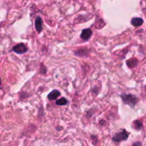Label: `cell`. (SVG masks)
Returning <instances> with one entry per match:
<instances>
[{
  "label": "cell",
  "instance_id": "cell-1",
  "mask_svg": "<svg viewBox=\"0 0 146 146\" xmlns=\"http://www.w3.org/2000/svg\"><path fill=\"white\" fill-rule=\"evenodd\" d=\"M121 98L125 104L129 106L130 107L133 108L136 105L137 103L138 102V98L135 95L133 94H123L121 95Z\"/></svg>",
  "mask_w": 146,
  "mask_h": 146
},
{
  "label": "cell",
  "instance_id": "cell-2",
  "mask_svg": "<svg viewBox=\"0 0 146 146\" xmlns=\"http://www.w3.org/2000/svg\"><path fill=\"white\" fill-rule=\"evenodd\" d=\"M128 133L127 132L126 130L122 129L121 131L118 132L117 133H115V135L113 136L112 140L113 142L115 143H120L122 142V141H125L126 140H128Z\"/></svg>",
  "mask_w": 146,
  "mask_h": 146
},
{
  "label": "cell",
  "instance_id": "cell-3",
  "mask_svg": "<svg viewBox=\"0 0 146 146\" xmlns=\"http://www.w3.org/2000/svg\"><path fill=\"white\" fill-rule=\"evenodd\" d=\"M12 51L18 54H23L28 51V48L24 44L20 43V44H17V45L13 47Z\"/></svg>",
  "mask_w": 146,
  "mask_h": 146
},
{
  "label": "cell",
  "instance_id": "cell-4",
  "mask_svg": "<svg viewBox=\"0 0 146 146\" xmlns=\"http://www.w3.org/2000/svg\"><path fill=\"white\" fill-rule=\"evenodd\" d=\"M92 33V30L91 29H85L82 31V33L81 34V38L84 41H88L91 38Z\"/></svg>",
  "mask_w": 146,
  "mask_h": 146
},
{
  "label": "cell",
  "instance_id": "cell-5",
  "mask_svg": "<svg viewBox=\"0 0 146 146\" xmlns=\"http://www.w3.org/2000/svg\"><path fill=\"white\" fill-rule=\"evenodd\" d=\"M60 96H61L60 91L57 89H54L53 90L51 93L48 94L47 98H48V99L49 100V101H54V100L57 99V98H58Z\"/></svg>",
  "mask_w": 146,
  "mask_h": 146
},
{
  "label": "cell",
  "instance_id": "cell-6",
  "mask_svg": "<svg viewBox=\"0 0 146 146\" xmlns=\"http://www.w3.org/2000/svg\"><path fill=\"white\" fill-rule=\"evenodd\" d=\"M35 28L36 30L38 33H41L42 31V26H43V21L42 19L40 17H36L35 19Z\"/></svg>",
  "mask_w": 146,
  "mask_h": 146
},
{
  "label": "cell",
  "instance_id": "cell-7",
  "mask_svg": "<svg viewBox=\"0 0 146 146\" xmlns=\"http://www.w3.org/2000/svg\"><path fill=\"white\" fill-rule=\"evenodd\" d=\"M131 24L135 27H139L143 24V19L139 17H135L133 18L131 21Z\"/></svg>",
  "mask_w": 146,
  "mask_h": 146
},
{
  "label": "cell",
  "instance_id": "cell-8",
  "mask_svg": "<svg viewBox=\"0 0 146 146\" xmlns=\"http://www.w3.org/2000/svg\"><path fill=\"white\" fill-rule=\"evenodd\" d=\"M68 104V100L66 98L63 97V98H61L60 99L56 100V104L57 106H65Z\"/></svg>",
  "mask_w": 146,
  "mask_h": 146
},
{
  "label": "cell",
  "instance_id": "cell-9",
  "mask_svg": "<svg viewBox=\"0 0 146 146\" xmlns=\"http://www.w3.org/2000/svg\"><path fill=\"white\" fill-rule=\"evenodd\" d=\"M133 125H134V128H135V130H138V131H139V130H141V128H142L143 123L141 121H138V120H137V121H134Z\"/></svg>",
  "mask_w": 146,
  "mask_h": 146
},
{
  "label": "cell",
  "instance_id": "cell-10",
  "mask_svg": "<svg viewBox=\"0 0 146 146\" xmlns=\"http://www.w3.org/2000/svg\"><path fill=\"white\" fill-rule=\"evenodd\" d=\"M86 51H88L87 49H79L78 51H75V54L78 56H86L85 54H83V52H86Z\"/></svg>",
  "mask_w": 146,
  "mask_h": 146
},
{
  "label": "cell",
  "instance_id": "cell-11",
  "mask_svg": "<svg viewBox=\"0 0 146 146\" xmlns=\"http://www.w3.org/2000/svg\"><path fill=\"white\" fill-rule=\"evenodd\" d=\"M141 142H136L135 143H134L132 146H141Z\"/></svg>",
  "mask_w": 146,
  "mask_h": 146
}]
</instances>
